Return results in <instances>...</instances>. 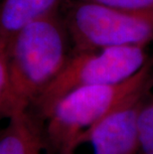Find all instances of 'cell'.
<instances>
[{"label":"cell","instance_id":"cell-8","mask_svg":"<svg viewBox=\"0 0 153 154\" xmlns=\"http://www.w3.org/2000/svg\"><path fill=\"white\" fill-rule=\"evenodd\" d=\"M138 154H153V94L143 100L137 116Z\"/></svg>","mask_w":153,"mask_h":154},{"label":"cell","instance_id":"cell-4","mask_svg":"<svg viewBox=\"0 0 153 154\" xmlns=\"http://www.w3.org/2000/svg\"><path fill=\"white\" fill-rule=\"evenodd\" d=\"M64 20L77 52L146 46L153 40V9L126 11L79 0Z\"/></svg>","mask_w":153,"mask_h":154},{"label":"cell","instance_id":"cell-10","mask_svg":"<svg viewBox=\"0 0 153 154\" xmlns=\"http://www.w3.org/2000/svg\"><path fill=\"white\" fill-rule=\"evenodd\" d=\"M8 81V46L0 41V106Z\"/></svg>","mask_w":153,"mask_h":154},{"label":"cell","instance_id":"cell-11","mask_svg":"<svg viewBox=\"0 0 153 154\" xmlns=\"http://www.w3.org/2000/svg\"><path fill=\"white\" fill-rule=\"evenodd\" d=\"M0 2H1V0H0Z\"/></svg>","mask_w":153,"mask_h":154},{"label":"cell","instance_id":"cell-1","mask_svg":"<svg viewBox=\"0 0 153 154\" xmlns=\"http://www.w3.org/2000/svg\"><path fill=\"white\" fill-rule=\"evenodd\" d=\"M71 37L58 10L24 29L8 45V81L0 106L4 117L32 106L70 57Z\"/></svg>","mask_w":153,"mask_h":154},{"label":"cell","instance_id":"cell-7","mask_svg":"<svg viewBox=\"0 0 153 154\" xmlns=\"http://www.w3.org/2000/svg\"><path fill=\"white\" fill-rule=\"evenodd\" d=\"M61 0H1L0 41L9 45L13 38L44 16L57 11Z\"/></svg>","mask_w":153,"mask_h":154},{"label":"cell","instance_id":"cell-3","mask_svg":"<svg viewBox=\"0 0 153 154\" xmlns=\"http://www.w3.org/2000/svg\"><path fill=\"white\" fill-rule=\"evenodd\" d=\"M145 47L127 46L76 51L37 97L31 110L42 119L55 101L74 88L116 84L131 78L149 61Z\"/></svg>","mask_w":153,"mask_h":154},{"label":"cell","instance_id":"cell-9","mask_svg":"<svg viewBox=\"0 0 153 154\" xmlns=\"http://www.w3.org/2000/svg\"><path fill=\"white\" fill-rule=\"evenodd\" d=\"M89 1L126 11H148L153 9V0H89Z\"/></svg>","mask_w":153,"mask_h":154},{"label":"cell","instance_id":"cell-6","mask_svg":"<svg viewBox=\"0 0 153 154\" xmlns=\"http://www.w3.org/2000/svg\"><path fill=\"white\" fill-rule=\"evenodd\" d=\"M0 129V154H56L45 134L43 121L31 109L5 117Z\"/></svg>","mask_w":153,"mask_h":154},{"label":"cell","instance_id":"cell-5","mask_svg":"<svg viewBox=\"0 0 153 154\" xmlns=\"http://www.w3.org/2000/svg\"><path fill=\"white\" fill-rule=\"evenodd\" d=\"M152 87L121 104L60 154H138L137 116Z\"/></svg>","mask_w":153,"mask_h":154},{"label":"cell","instance_id":"cell-2","mask_svg":"<svg viewBox=\"0 0 153 154\" xmlns=\"http://www.w3.org/2000/svg\"><path fill=\"white\" fill-rule=\"evenodd\" d=\"M153 86V61L116 84L80 87L65 94L42 117L45 134L56 154L140 91Z\"/></svg>","mask_w":153,"mask_h":154}]
</instances>
